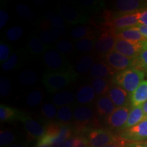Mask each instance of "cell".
<instances>
[{"label": "cell", "instance_id": "1", "mask_svg": "<svg viewBox=\"0 0 147 147\" xmlns=\"http://www.w3.org/2000/svg\"><path fill=\"white\" fill-rule=\"evenodd\" d=\"M77 75L72 70L47 72L44 75L42 82L49 93H55L71 83Z\"/></svg>", "mask_w": 147, "mask_h": 147}, {"label": "cell", "instance_id": "2", "mask_svg": "<svg viewBox=\"0 0 147 147\" xmlns=\"http://www.w3.org/2000/svg\"><path fill=\"white\" fill-rule=\"evenodd\" d=\"M144 73L140 69L131 67L117 74L113 78L114 83L123 89L128 94H132L143 81Z\"/></svg>", "mask_w": 147, "mask_h": 147}, {"label": "cell", "instance_id": "3", "mask_svg": "<svg viewBox=\"0 0 147 147\" xmlns=\"http://www.w3.org/2000/svg\"><path fill=\"white\" fill-rule=\"evenodd\" d=\"M141 14L142 12L140 11L128 14H115L114 15L113 14L108 13L106 14L105 24L106 27L112 29L111 31L133 27L138 24Z\"/></svg>", "mask_w": 147, "mask_h": 147}, {"label": "cell", "instance_id": "4", "mask_svg": "<svg viewBox=\"0 0 147 147\" xmlns=\"http://www.w3.org/2000/svg\"><path fill=\"white\" fill-rule=\"evenodd\" d=\"M144 42H133L117 39L113 51L124 55L129 59H134L138 57L140 53L144 49Z\"/></svg>", "mask_w": 147, "mask_h": 147}, {"label": "cell", "instance_id": "5", "mask_svg": "<svg viewBox=\"0 0 147 147\" xmlns=\"http://www.w3.org/2000/svg\"><path fill=\"white\" fill-rule=\"evenodd\" d=\"M119 139L114 136L106 129H95L89 134V144L91 147H102L106 145L118 142Z\"/></svg>", "mask_w": 147, "mask_h": 147}, {"label": "cell", "instance_id": "6", "mask_svg": "<svg viewBox=\"0 0 147 147\" xmlns=\"http://www.w3.org/2000/svg\"><path fill=\"white\" fill-rule=\"evenodd\" d=\"M106 64L116 71H124L133 67L134 59L126 57L114 51L106 55Z\"/></svg>", "mask_w": 147, "mask_h": 147}, {"label": "cell", "instance_id": "7", "mask_svg": "<svg viewBox=\"0 0 147 147\" xmlns=\"http://www.w3.org/2000/svg\"><path fill=\"white\" fill-rule=\"evenodd\" d=\"M117 38L113 31H107L99 36L95 42V49L97 53L108 55L113 51Z\"/></svg>", "mask_w": 147, "mask_h": 147}, {"label": "cell", "instance_id": "8", "mask_svg": "<svg viewBox=\"0 0 147 147\" xmlns=\"http://www.w3.org/2000/svg\"><path fill=\"white\" fill-rule=\"evenodd\" d=\"M123 138L131 141L147 140V118L136 125L127 129L122 133Z\"/></svg>", "mask_w": 147, "mask_h": 147}, {"label": "cell", "instance_id": "9", "mask_svg": "<svg viewBox=\"0 0 147 147\" xmlns=\"http://www.w3.org/2000/svg\"><path fill=\"white\" fill-rule=\"evenodd\" d=\"M108 96L114 103L116 108L128 107L129 96L127 92L121 87L114 84L110 86Z\"/></svg>", "mask_w": 147, "mask_h": 147}, {"label": "cell", "instance_id": "10", "mask_svg": "<svg viewBox=\"0 0 147 147\" xmlns=\"http://www.w3.org/2000/svg\"><path fill=\"white\" fill-rule=\"evenodd\" d=\"M129 111V108L128 107L117 108L108 117V125L115 129H123L127 121Z\"/></svg>", "mask_w": 147, "mask_h": 147}, {"label": "cell", "instance_id": "11", "mask_svg": "<svg viewBox=\"0 0 147 147\" xmlns=\"http://www.w3.org/2000/svg\"><path fill=\"white\" fill-rule=\"evenodd\" d=\"M19 119L24 123L27 132L32 136L40 140L45 135L47 129L34 119L25 115H21Z\"/></svg>", "mask_w": 147, "mask_h": 147}, {"label": "cell", "instance_id": "12", "mask_svg": "<svg viewBox=\"0 0 147 147\" xmlns=\"http://www.w3.org/2000/svg\"><path fill=\"white\" fill-rule=\"evenodd\" d=\"M115 8L121 13L128 14L138 12L140 9L147 6V1L139 0H118L115 2Z\"/></svg>", "mask_w": 147, "mask_h": 147}, {"label": "cell", "instance_id": "13", "mask_svg": "<svg viewBox=\"0 0 147 147\" xmlns=\"http://www.w3.org/2000/svg\"><path fill=\"white\" fill-rule=\"evenodd\" d=\"M113 32L117 40H124L133 42H141L147 40L140 34L138 29L136 27L113 31Z\"/></svg>", "mask_w": 147, "mask_h": 147}, {"label": "cell", "instance_id": "14", "mask_svg": "<svg viewBox=\"0 0 147 147\" xmlns=\"http://www.w3.org/2000/svg\"><path fill=\"white\" fill-rule=\"evenodd\" d=\"M44 61L47 67L53 70L62 69L65 63L63 57L59 52L55 50H50L46 52L44 55Z\"/></svg>", "mask_w": 147, "mask_h": 147}, {"label": "cell", "instance_id": "15", "mask_svg": "<svg viewBox=\"0 0 147 147\" xmlns=\"http://www.w3.org/2000/svg\"><path fill=\"white\" fill-rule=\"evenodd\" d=\"M60 13L63 18L71 24L82 23L87 21V16L80 13L76 9L69 6H63L59 9Z\"/></svg>", "mask_w": 147, "mask_h": 147}, {"label": "cell", "instance_id": "16", "mask_svg": "<svg viewBox=\"0 0 147 147\" xmlns=\"http://www.w3.org/2000/svg\"><path fill=\"white\" fill-rule=\"evenodd\" d=\"M116 70L110 67L108 64L103 62H98L93 65L90 69V75L94 78H109L114 76Z\"/></svg>", "mask_w": 147, "mask_h": 147}, {"label": "cell", "instance_id": "17", "mask_svg": "<svg viewBox=\"0 0 147 147\" xmlns=\"http://www.w3.org/2000/svg\"><path fill=\"white\" fill-rule=\"evenodd\" d=\"M147 100V80H143L130 96L132 107L142 106Z\"/></svg>", "mask_w": 147, "mask_h": 147}, {"label": "cell", "instance_id": "18", "mask_svg": "<svg viewBox=\"0 0 147 147\" xmlns=\"http://www.w3.org/2000/svg\"><path fill=\"white\" fill-rule=\"evenodd\" d=\"M147 117H146L144 115L142 106H140L132 107L130 110L127 121L126 124L125 125L123 129H127L131 128L142 122L143 120H144Z\"/></svg>", "mask_w": 147, "mask_h": 147}, {"label": "cell", "instance_id": "19", "mask_svg": "<svg viewBox=\"0 0 147 147\" xmlns=\"http://www.w3.org/2000/svg\"><path fill=\"white\" fill-rule=\"evenodd\" d=\"M97 110L101 115L109 116L116 110V106L108 95L100 97L96 103Z\"/></svg>", "mask_w": 147, "mask_h": 147}, {"label": "cell", "instance_id": "20", "mask_svg": "<svg viewBox=\"0 0 147 147\" xmlns=\"http://www.w3.org/2000/svg\"><path fill=\"white\" fill-rule=\"evenodd\" d=\"M95 92L92 86L85 85L80 87L76 93V100L82 104H89L94 100Z\"/></svg>", "mask_w": 147, "mask_h": 147}, {"label": "cell", "instance_id": "21", "mask_svg": "<svg viewBox=\"0 0 147 147\" xmlns=\"http://www.w3.org/2000/svg\"><path fill=\"white\" fill-rule=\"evenodd\" d=\"M74 99L73 93L68 91L57 92L53 97V102L57 106H65L71 104Z\"/></svg>", "mask_w": 147, "mask_h": 147}, {"label": "cell", "instance_id": "22", "mask_svg": "<svg viewBox=\"0 0 147 147\" xmlns=\"http://www.w3.org/2000/svg\"><path fill=\"white\" fill-rule=\"evenodd\" d=\"M93 112L87 106H79L74 112V118L79 123H85L93 118Z\"/></svg>", "mask_w": 147, "mask_h": 147}, {"label": "cell", "instance_id": "23", "mask_svg": "<svg viewBox=\"0 0 147 147\" xmlns=\"http://www.w3.org/2000/svg\"><path fill=\"white\" fill-rule=\"evenodd\" d=\"M21 114L13 108L9 107L3 104L0 106V120L1 121L14 120L16 118L19 119Z\"/></svg>", "mask_w": 147, "mask_h": 147}, {"label": "cell", "instance_id": "24", "mask_svg": "<svg viewBox=\"0 0 147 147\" xmlns=\"http://www.w3.org/2000/svg\"><path fill=\"white\" fill-rule=\"evenodd\" d=\"M38 77L36 71L32 69H26L22 71L18 76V81L20 83L25 86L32 85L36 83Z\"/></svg>", "mask_w": 147, "mask_h": 147}, {"label": "cell", "instance_id": "25", "mask_svg": "<svg viewBox=\"0 0 147 147\" xmlns=\"http://www.w3.org/2000/svg\"><path fill=\"white\" fill-rule=\"evenodd\" d=\"M95 42L93 37H87L78 40L75 44V47L80 52L87 53L91 51L93 48H95Z\"/></svg>", "mask_w": 147, "mask_h": 147}, {"label": "cell", "instance_id": "26", "mask_svg": "<svg viewBox=\"0 0 147 147\" xmlns=\"http://www.w3.org/2000/svg\"><path fill=\"white\" fill-rule=\"evenodd\" d=\"M92 87L97 95H104L108 93L110 84L107 80L104 78H94L92 80Z\"/></svg>", "mask_w": 147, "mask_h": 147}, {"label": "cell", "instance_id": "27", "mask_svg": "<svg viewBox=\"0 0 147 147\" xmlns=\"http://www.w3.org/2000/svg\"><path fill=\"white\" fill-rule=\"evenodd\" d=\"M93 59L92 57L90 55H85L82 57L77 63L76 66V71L80 74L87 73L89 69H91L93 66Z\"/></svg>", "mask_w": 147, "mask_h": 147}, {"label": "cell", "instance_id": "28", "mask_svg": "<svg viewBox=\"0 0 147 147\" xmlns=\"http://www.w3.org/2000/svg\"><path fill=\"white\" fill-rule=\"evenodd\" d=\"M133 67L138 69L144 73L147 72V49L143 50L138 57L134 59Z\"/></svg>", "mask_w": 147, "mask_h": 147}, {"label": "cell", "instance_id": "29", "mask_svg": "<svg viewBox=\"0 0 147 147\" xmlns=\"http://www.w3.org/2000/svg\"><path fill=\"white\" fill-rule=\"evenodd\" d=\"M57 117L61 123H68L73 117L72 111L68 106H62L59 108Z\"/></svg>", "mask_w": 147, "mask_h": 147}, {"label": "cell", "instance_id": "30", "mask_svg": "<svg viewBox=\"0 0 147 147\" xmlns=\"http://www.w3.org/2000/svg\"><path fill=\"white\" fill-rule=\"evenodd\" d=\"M43 100V95L39 90H34L29 93L27 97V103L30 106L39 105Z\"/></svg>", "mask_w": 147, "mask_h": 147}, {"label": "cell", "instance_id": "31", "mask_svg": "<svg viewBox=\"0 0 147 147\" xmlns=\"http://www.w3.org/2000/svg\"><path fill=\"white\" fill-rule=\"evenodd\" d=\"M92 33L89 27L86 26H79L73 29L71 32V36L74 39H82V38L90 37Z\"/></svg>", "mask_w": 147, "mask_h": 147}, {"label": "cell", "instance_id": "32", "mask_svg": "<svg viewBox=\"0 0 147 147\" xmlns=\"http://www.w3.org/2000/svg\"><path fill=\"white\" fill-rule=\"evenodd\" d=\"M29 47L31 52L33 54H40L45 51V47L41 40L37 37H34L30 40L29 43Z\"/></svg>", "mask_w": 147, "mask_h": 147}, {"label": "cell", "instance_id": "33", "mask_svg": "<svg viewBox=\"0 0 147 147\" xmlns=\"http://www.w3.org/2000/svg\"><path fill=\"white\" fill-rule=\"evenodd\" d=\"M16 12L21 17L27 20H32L34 17V13L33 10L27 5L23 3H19L16 6Z\"/></svg>", "mask_w": 147, "mask_h": 147}, {"label": "cell", "instance_id": "34", "mask_svg": "<svg viewBox=\"0 0 147 147\" xmlns=\"http://www.w3.org/2000/svg\"><path fill=\"white\" fill-rule=\"evenodd\" d=\"M23 29L19 26H14L10 28L6 33L7 38L10 41H16L23 36Z\"/></svg>", "mask_w": 147, "mask_h": 147}, {"label": "cell", "instance_id": "35", "mask_svg": "<svg viewBox=\"0 0 147 147\" xmlns=\"http://www.w3.org/2000/svg\"><path fill=\"white\" fill-rule=\"evenodd\" d=\"M42 115L47 119H54L57 115V108L52 104H45L42 106L41 109Z\"/></svg>", "mask_w": 147, "mask_h": 147}, {"label": "cell", "instance_id": "36", "mask_svg": "<svg viewBox=\"0 0 147 147\" xmlns=\"http://www.w3.org/2000/svg\"><path fill=\"white\" fill-rule=\"evenodd\" d=\"M19 56L17 53H14L9 57L7 61H5L2 64V69L4 71H9L13 69L18 64Z\"/></svg>", "mask_w": 147, "mask_h": 147}, {"label": "cell", "instance_id": "37", "mask_svg": "<svg viewBox=\"0 0 147 147\" xmlns=\"http://www.w3.org/2000/svg\"><path fill=\"white\" fill-rule=\"evenodd\" d=\"M11 93V84L6 77H1L0 80V94L3 97H8Z\"/></svg>", "mask_w": 147, "mask_h": 147}, {"label": "cell", "instance_id": "38", "mask_svg": "<svg viewBox=\"0 0 147 147\" xmlns=\"http://www.w3.org/2000/svg\"><path fill=\"white\" fill-rule=\"evenodd\" d=\"M39 39L43 44H51L57 41L58 38L53 34L52 31L46 30L40 34Z\"/></svg>", "mask_w": 147, "mask_h": 147}, {"label": "cell", "instance_id": "39", "mask_svg": "<svg viewBox=\"0 0 147 147\" xmlns=\"http://www.w3.org/2000/svg\"><path fill=\"white\" fill-rule=\"evenodd\" d=\"M14 140V134L10 131L3 130L0 133V144L1 146H7Z\"/></svg>", "mask_w": 147, "mask_h": 147}, {"label": "cell", "instance_id": "40", "mask_svg": "<svg viewBox=\"0 0 147 147\" xmlns=\"http://www.w3.org/2000/svg\"><path fill=\"white\" fill-rule=\"evenodd\" d=\"M57 49L61 53H69L72 51L74 47L72 44L68 40H61L57 45Z\"/></svg>", "mask_w": 147, "mask_h": 147}, {"label": "cell", "instance_id": "41", "mask_svg": "<svg viewBox=\"0 0 147 147\" xmlns=\"http://www.w3.org/2000/svg\"><path fill=\"white\" fill-rule=\"evenodd\" d=\"M71 147H88L89 141L83 137H74L69 138Z\"/></svg>", "mask_w": 147, "mask_h": 147}, {"label": "cell", "instance_id": "42", "mask_svg": "<svg viewBox=\"0 0 147 147\" xmlns=\"http://www.w3.org/2000/svg\"><path fill=\"white\" fill-rule=\"evenodd\" d=\"M45 18L47 21H49L52 25H64V21L63 18L59 15L55 14H47L45 15Z\"/></svg>", "mask_w": 147, "mask_h": 147}, {"label": "cell", "instance_id": "43", "mask_svg": "<svg viewBox=\"0 0 147 147\" xmlns=\"http://www.w3.org/2000/svg\"><path fill=\"white\" fill-rule=\"evenodd\" d=\"M10 49L5 44H1L0 45V61L3 62L7 61L10 57Z\"/></svg>", "mask_w": 147, "mask_h": 147}, {"label": "cell", "instance_id": "44", "mask_svg": "<svg viewBox=\"0 0 147 147\" xmlns=\"http://www.w3.org/2000/svg\"><path fill=\"white\" fill-rule=\"evenodd\" d=\"M51 31L53 34L56 36L57 38L61 37L65 34V26L63 25H52L51 26Z\"/></svg>", "mask_w": 147, "mask_h": 147}, {"label": "cell", "instance_id": "45", "mask_svg": "<svg viewBox=\"0 0 147 147\" xmlns=\"http://www.w3.org/2000/svg\"><path fill=\"white\" fill-rule=\"evenodd\" d=\"M9 21V15L5 10H0V28L5 26L7 22Z\"/></svg>", "mask_w": 147, "mask_h": 147}, {"label": "cell", "instance_id": "46", "mask_svg": "<svg viewBox=\"0 0 147 147\" xmlns=\"http://www.w3.org/2000/svg\"><path fill=\"white\" fill-rule=\"evenodd\" d=\"M125 140H126L125 139L121 138V139H119L118 142L106 145V146H102V147H127V146L129 144H127Z\"/></svg>", "mask_w": 147, "mask_h": 147}, {"label": "cell", "instance_id": "47", "mask_svg": "<svg viewBox=\"0 0 147 147\" xmlns=\"http://www.w3.org/2000/svg\"><path fill=\"white\" fill-rule=\"evenodd\" d=\"M135 27L138 29V31L140 32V34H142L145 38H146L147 39V25L138 24Z\"/></svg>", "mask_w": 147, "mask_h": 147}, {"label": "cell", "instance_id": "48", "mask_svg": "<svg viewBox=\"0 0 147 147\" xmlns=\"http://www.w3.org/2000/svg\"><path fill=\"white\" fill-rule=\"evenodd\" d=\"M138 24L147 25V9L142 12Z\"/></svg>", "mask_w": 147, "mask_h": 147}, {"label": "cell", "instance_id": "49", "mask_svg": "<svg viewBox=\"0 0 147 147\" xmlns=\"http://www.w3.org/2000/svg\"><path fill=\"white\" fill-rule=\"evenodd\" d=\"M51 147H71V145L70 141L68 139L62 142L58 143V144H54L51 145Z\"/></svg>", "mask_w": 147, "mask_h": 147}, {"label": "cell", "instance_id": "50", "mask_svg": "<svg viewBox=\"0 0 147 147\" xmlns=\"http://www.w3.org/2000/svg\"><path fill=\"white\" fill-rule=\"evenodd\" d=\"M141 106H142V108L143 111H144L145 116H146V117H147V100Z\"/></svg>", "mask_w": 147, "mask_h": 147}, {"label": "cell", "instance_id": "51", "mask_svg": "<svg viewBox=\"0 0 147 147\" xmlns=\"http://www.w3.org/2000/svg\"><path fill=\"white\" fill-rule=\"evenodd\" d=\"M36 147H51V145L45 144V143H42L41 142H40V141H38Z\"/></svg>", "mask_w": 147, "mask_h": 147}, {"label": "cell", "instance_id": "52", "mask_svg": "<svg viewBox=\"0 0 147 147\" xmlns=\"http://www.w3.org/2000/svg\"><path fill=\"white\" fill-rule=\"evenodd\" d=\"M8 147H26L24 146H21V145H16V144H13V145H10Z\"/></svg>", "mask_w": 147, "mask_h": 147}, {"label": "cell", "instance_id": "53", "mask_svg": "<svg viewBox=\"0 0 147 147\" xmlns=\"http://www.w3.org/2000/svg\"><path fill=\"white\" fill-rule=\"evenodd\" d=\"M144 49H147V40H146V41L144 42Z\"/></svg>", "mask_w": 147, "mask_h": 147}]
</instances>
